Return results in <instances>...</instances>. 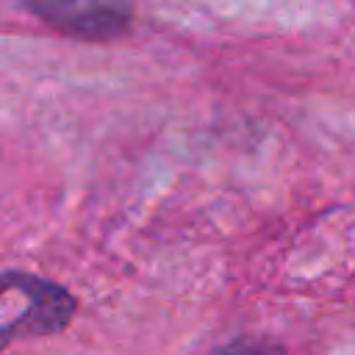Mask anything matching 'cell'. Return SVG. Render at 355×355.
I'll list each match as a JSON object with an SVG mask.
<instances>
[{"label":"cell","instance_id":"1","mask_svg":"<svg viewBox=\"0 0 355 355\" xmlns=\"http://www.w3.org/2000/svg\"><path fill=\"white\" fill-rule=\"evenodd\" d=\"M6 291H19L28 297V308L11 319L8 324L0 327V352L19 341V338H36V336H53L58 330H64L75 311H78V300L58 283L31 275V272H19V269H6L0 272V294Z\"/></svg>","mask_w":355,"mask_h":355},{"label":"cell","instance_id":"2","mask_svg":"<svg viewBox=\"0 0 355 355\" xmlns=\"http://www.w3.org/2000/svg\"><path fill=\"white\" fill-rule=\"evenodd\" d=\"M53 28L89 42H105L128 31L130 8L122 0H25Z\"/></svg>","mask_w":355,"mask_h":355},{"label":"cell","instance_id":"3","mask_svg":"<svg viewBox=\"0 0 355 355\" xmlns=\"http://www.w3.org/2000/svg\"><path fill=\"white\" fill-rule=\"evenodd\" d=\"M214 355H286L283 347L272 338H261V336H244L236 341H227L225 347H219Z\"/></svg>","mask_w":355,"mask_h":355}]
</instances>
